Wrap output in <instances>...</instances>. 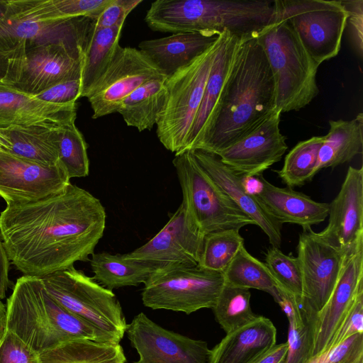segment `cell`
<instances>
[{"label": "cell", "mask_w": 363, "mask_h": 363, "mask_svg": "<svg viewBox=\"0 0 363 363\" xmlns=\"http://www.w3.org/2000/svg\"><path fill=\"white\" fill-rule=\"evenodd\" d=\"M106 218L99 199L70 183L42 199L7 205L0 213V237L18 270L42 278L89 260Z\"/></svg>", "instance_id": "cell-1"}, {"label": "cell", "mask_w": 363, "mask_h": 363, "mask_svg": "<svg viewBox=\"0 0 363 363\" xmlns=\"http://www.w3.org/2000/svg\"><path fill=\"white\" fill-rule=\"evenodd\" d=\"M275 111L274 81L264 51L257 38L242 40L193 150L218 155L253 131Z\"/></svg>", "instance_id": "cell-2"}, {"label": "cell", "mask_w": 363, "mask_h": 363, "mask_svg": "<svg viewBox=\"0 0 363 363\" xmlns=\"http://www.w3.org/2000/svg\"><path fill=\"white\" fill-rule=\"evenodd\" d=\"M6 307L7 330L38 354L77 338L118 343L61 306L48 294L40 278L23 275L18 279Z\"/></svg>", "instance_id": "cell-3"}, {"label": "cell", "mask_w": 363, "mask_h": 363, "mask_svg": "<svg viewBox=\"0 0 363 363\" xmlns=\"http://www.w3.org/2000/svg\"><path fill=\"white\" fill-rule=\"evenodd\" d=\"M272 72L276 110L298 111L318 94L316 74L319 65L303 48L296 33L274 13V21L257 36Z\"/></svg>", "instance_id": "cell-4"}, {"label": "cell", "mask_w": 363, "mask_h": 363, "mask_svg": "<svg viewBox=\"0 0 363 363\" xmlns=\"http://www.w3.org/2000/svg\"><path fill=\"white\" fill-rule=\"evenodd\" d=\"M172 163L182 188L185 220L195 233L204 238L211 233L255 225L211 179L191 150L175 154Z\"/></svg>", "instance_id": "cell-5"}, {"label": "cell", "mask_w": 363, "mask_h": 363, "mask_svg": "<svg viewBox=\"0 0 363 363\" xmlns=\"http://www.w3.org/2000/svg\"><path fill=\"white\" fill-rule=\"evenodd\" d=\"M91 20L61 19L53 0H7L0 20V52L11 54L26 46L50 42L84 43Z\"/></svg>", "instance_id": "cell-6"}, {"label": "cell", "mask_w": 363, "mask_h": 363, "mask_svg": "<svg viewBox=\"0 0 363 363\" xmlns=\"http://www.w3.org/2000/svg\"><path fill=\"white\" fill-rule=\"evenodd\" d=\"M40 279L48 294L61 306L120 342L127 323L111 290L74 266Z\"/></svg>", "instance_id": "cell-7"}, {"label": "cell", "mask_w": 363, "mask_h": 363, "mask_svg": "<svg viewBox=\"0 0 363 363\" xmlns=\"http://www.w3.org/2000/svg\"><path fill=\"white\" fill-rule=\"evenodd\" d=\"M217 41L167 78V99L156 124V133L163 146L174 154L185 148L202 101Z\"/></svg>", "instance_id": "cell-8"}, {"label": "cell", "mask_w": 363, "mask_h": 363, "mask_svg": "<svg viewBox=\"0 0 363 363\" xmlns=\"http://www.w3.org/2000/svg\"><path fill=\"white\" fill-rule=\"evenodd\" d=\"M86 43L50 42L21 48L11 53L3 82L35 96L65 80L81 77Z\"/></svg>", "instance_id": "cell-9"}, {"label": "cell", "mask_w": 363, "mask_h": 363, "mask_svg": "<svg viewBox=\"0 0 363 363\" xmlns=\"http://www.w3.org/2000/svg\"><path fill=\"white\" fill-rule=\"evenodd\" d=\"M223 274L200 267H172L155 272L142 291L145 306L190 314L213 308L224 286Z\"/></svg>", "instance_id": "cell-10"}, {"label": "cell", "mask_w": 363, "mask_h": 363, "mask_svg": "<svg viewBox=\"0 0 363 363\" xmlns=\"http://www.w3.org/2000/svg\"><path fill=\"white\" fill-rule=\"evenodd\" d=\"M274 6L319 66L337 56L348 16L340 0H276Z\"/></svg>", "instance_id": "cell-11"}, {"label": "cell", "mask_w": 363, "mask_h": 363, "mask_svg": "<svg viewBox=\"0 0 363 363\" xmlns=\"http://www.w3.org/2000/svg\"><path fill=\"white\" fill-rule=\"evenodd\" d=\"M347 252L334 247L311 229L298 238L297 258L302 273L300 311L314 318L330 298Z\"/></svg>", "instance_id": "cell-12"}, {"label": "cell", "mask_w": 363, "mask_h": 363, "mask_svg": "<svg viewBox=\"0 0 363 363\" xmlns=\"http://www.w3.org/2000/svg\"><path fill=\"white\" fill-rule=\"evenodd\" d=\"M167 77L139 49L119 47L87 99L96 119L116 113L123 100L144 83Z\"/></svg>", "instance_id": "cell-13"}, {"label": "cell", "mask_w": 363, "mask_h": 363, "mask_svg": "<svg viewBox=\"0 0 363 363\" xmlns=\"http://www.w3.org/2000/svg\"><path fill=\"white\" fill-rule=\"evenodd\" d=\"M125 333L139 356L133 363H208L206 341L167 330L143 313L127 324Z\"/></svg>", "instance_id": "cell-14"}, {"label": "cell", "mask_w": 363, "mask_h": 363, "mask_svg": "<svg viewBox=\"0 0 363 363\" xmlns=\"http://www.w3.org/2000/svg\"><path fill=\"white\" fill-rule=\"evenodd\" d=\"M69 184L60 162L48 165L0 151V197L7 205L42 199L62 191Z\"/></svg>", "instance_id": "cell-15"}, {"label": "cell", "mask_w": 363, "mask_h": 363, "mask_svg": "<svg viewBox=\"0 0 363 363\" xmlns=\"http://www.w3.org/2000/svg\"><path fill=\"white\" fill-rule=\"evenodd\" d=\"M203 238L187 225L182 205L165 225L148 242L131 252L130 259L142 262L158 269L199 264Z\"/></svg>", "instance_id": "cell-16"}, {"label": "cell", "mask_w": 363, "mask_h": 363, "mask_svg": "<svg viewBox=\"0 0 363 363\" xmlns=\"http://www.w3.org/2000/svg\"><path fill=\"white\" fill-rule=\"evenodd\" d=\"M281 114L276 110L253 131L216 155L238 174H262L280 161L288 148L279 128Z\"/></svg>", "instance_id": "cell-17"}, {"label": "cell", "mask_w": 363, "mask_h": 363, "mask_svg": "<svg viewBox=\"0 0 363 363\" xmlns=\"http://www.w3.org/2000/svg\"><path fill=\"white\" fill-rule=\"evenodd\" d=\"M328 223L320 237L348 252L363 242V168L350 167L336 197L329 203Z\"/></svg>", "instance_id": "cell-18"}, {"label": "cell", "mask_w": 363, "mask_h": 363, "mask_svg": "<svg viewBox=\"0 0 363 363\" xmlns=\"http://www.w3.org/2000/svg\"><path fill=\"white\" fill-rule=\"evenodd\" d=\"M363 289V242L346 254L335 286L313 318L312 357L323 353L357 294Z\"/></svg>", "instance_id": "cell-19"}, {"label": "cell", "mask_w": 363, "mask_h": 363, "mask_svg": "<svg viewBox=\"0 0 363 363\" xmlns=\"http://www.w3.org/2000/svg\"><path fill=\"white\" fill-rule=\"evenodd\" d=\"M77 117V103L57 104L22 93L0 81V129L42 125L60 128Z\"/></svg>", "instance_id": "cell-20"}, {"label": "cell", "mask_w": 363, "mask_h": 363, "mask_svg": "<svg viewBox=\"0 0 363 363\" xmlns=\"http://www.w3.org/2000/svg\"><path fill=\"white\" fill-rule=\"evenodd\" d=\"M191 151L197 162L211 179L265 233L272 246L279 248L281 224L269 214L257 197L245 191L241 184V175L223 164L216 155L199 149Z\"/></svg>", "instance_id": "cell-21"}, {"label": "cell", "mask_w": 363, "mask_h": 363, "mask_svg": "<svg viewBox=\"0 0 363 363\" xmlns=\"http://www.w3.org/2000/svg\"><path fill=\"white\" fill-rule=\"evenodd\" d=\"M277 329L259 315L250 323L226 335L210 350L208 363H252L276 345Z\"/></svg>", "instance_id": "cell-22"}, {"label": "cell", "mask_w": 363, "mask_h": 363, "mask_svg": "<svg viewBox=\"0 0 363 363\" xmlns=\"http://www.w3.org/2000/svg\"><path fill=\"white\" fill-rule=\"evenodd\" d=\"M256 197L281 224H296L301 226L303 231L311 230L328 216L329 203L314 201L288 186L277 187L264 178L262 191Z\"/></svg>", "instance_id": "cell-23"}, {"label": "cell", "mask_w": 363, "mask_h": 363, "mask_svg": "<svg viewBox=\"0 0 363 363\" xmlns=\"http://www.w3.org/2000/svg\"><path fill=\"white\" fill-rule=\"evenodd\" d=\"M220 35L179 33L145 40L138 44L143 52L167 77L209 49Z\"/></svg>", "instance_id": "cell-24"}, {"label": "cell", "mask_w": 363, "mask_h": 363, "mask_svg": "<svg viewBox=\"0 0 363 363\" xmlns=\"http://www.w3.org/2000/svg\"><path fill=\"white\" fill-rule=\"evenodd\" d=\"M243 40L228 31L221 33L205 85L202 101L190 130L185 148L193 150L220 95L235 52Z\"/></svg>", "instance_id": "cell-25"}, {"label": "cell", "mask_w": 363, "mask_h": 363, "mask_svg": "<svg viewBox=\"0 0 363 363\" xmlns=\"http://www.w3.org/2000/svg\"><path fill=\"white\" fill-rule=\"evenodd\" d=\"M330 128L320 147L313 177L321 169L334 168L362 153L363 114L351 121H329Z\"/></svg>", "instance_id": "cell-26"}, {"label": "cell", "mask_w": 363, "mask_h": 363, "mask_svg": "<svg viewBox=\"0 0 363 363\" xmlns=\"http://www.w3.org/2000/svg\"><path fill=\"white\" fill-rule=\"evenodd\" d=\"M123 26L106 28L92 26L84 52L81 97H88L110 66L119 45Z\"/></svg>", "instance_id": "cell-27"}, {"label": "cell", "mask_w": 363, "mask_h": 363, "mask_svg": "<svg viewBox=\"0 0 363 363\" xmlns=\"http://www.w3.org/2000/svg\"><path fill=\"white\" fill-rule=\"evenodd\" d=\"M167 78L148 81L123 100L116 113L128 126L142 132L157 124L167 99Z\"/></svg>", "instance_id": "cell-28"}, {"label": "cell", "mask_w": 363, "mask_h": 363, "mask_svg": "<svg viewBox=\"0 0 363 363\" xmlns=\"http://www.w3.org/2000/svg\"><path fill=\"white\" fill-rule=\"evenodd\" d=\"M89 262L93 279L111 291L145 284L158 270L154 266L128 259L125 255H113L107 252L93 253Z\"/></svg>", "instance_id": "cell-29"}, {"label": "cell", "mask_w": 363, "mask_h": 363, "mask_svg": "<svg viewBox=\"0 0 363 363\" xmlns=\"http://www.w3.org/2000/svg\"><path fill=\"white\" fill-rule=\"evenodd\" d=\"M42 125L0 129L11 144V153L48 165L59 161V130Z\"/></svg>", "instance_id": "cell-30"}, {"label": "cell", "mask_w": 363, "mask_h": 363, "mask_svg": "<svg viewBox=\"0 0 363 363\" xmlns=\"http://www.w3.org/2000/svg\"><path fill=\"white\" fill-rule=\"evenodd\" d=\"M40 363H125L119 343L77 338L39 354Z\"/></svg>", "instance_id": "cell-31"}, {"label": "cell", "mask_w": 363, "mask_h": 363, "mask_svg": "<svg viewBox=\"0 0 363 363\" xmlns=\"http://www.w3.org/2000/svg\"><path fill=\"white\" fill-rule=\"evenodd\" d=\"M225 283L269 294L276 301L279 289L264 263L250 255L242 245L223 272Z\"/></svg>", "instance_id": "cell-32"}, {"label": "cell", "mask_w": 363, "mask_h": 363, "mask_svg": "<svg viewBox=\"0 0 363 363\" xmlns=\"http://www.w3.org/2000/svg\"><path fill=\"white\" fill-rule=\"evenodd\" d=\"M250 298V289L224 284L212 310L217 323L226 334L258 318L251 308Z\"/></svg>", "instance_id": "cell-33"}, {"label": "cell", "mask_w": 363, "mask_h": 363, "mask_svg": "<svg viewBox=\"0 0 363 363\" xmlns=\"http://www.w3.org/2000/svg\"><path fill=\"white\" fill-rule=\"evenodd\" d=\"M323 140L324 136H313L300 141L286 155L284 165L277 173L288 187L301 186L313 179Z\"/></svg>", "instance_id": "cell-34"}, {"label": "cell", "mask_w": 363, "mask_h": 363, "mask_svg": "<svg viewBox=\"0 0 363 363\" xmlns=\"http://www.w3.org/2000/svg\"><path fill=\"white\" fill-rule=\"evenodd\" d=\"M242 245L244 238L239 230L228 229L211 233L203 238L198 266L223 273Z\"/></svg>", "instance_id": "cell-35"}, {"label": "cell", "mask_w": 363, "mask_h": 363, "mask_svg": "<svg viewBox=\"0 0 363 363\" xmlns=\"http://www.w3.org/2000/svg\"><path fill=\"white\" fill-rule=\"evenodd\" d=\"M264 261L277 287L290 296L300 310L303 284L298 258L272 246L267 250Z\"/></svg>", "instance_id": "cell-36"}, {"label": "cell", "mask_w": 363, "mask_h": 363, "mask_svg": "<svg viewBox=\"0 0 363 363\" xmlns=\"http://www.w3.org/2000/svg\"><path fill=\"white\" fill-rule=\"evenodd\" d=\"M59 161L69 179L84 177L89 173L87 145L75 122L62 126L59 130Z\"/></svg>", "instance_id": "cell-37"}, {"label": "cell", "mask_w": 363, "mask_h": 363, "mask_svg": "<svg viewBox=\"0 0 363 363\" xmlns=\"http://www.w3.org/2000/svg\"><path fill=\"white\" fill-rule=\"evenodd\" d=\"M287 318L288 350L285 363H307L313 354V318L305 316L301 312L291 315Z\"/></svg>", "instance_id": "cell-38"}, {"label": "cell", "mask_w": 363, "mask_h": 363, "mask_svg": "<svg viewBox=\"0 0 363 363\" xmlns=\"http://www.w3.org/2000/svg\"><path fill=\"white\" fill-rule=\"evenodd\" d=\"M307 363H363V333L351 336Z\"/></svg>", "instance_id": "cell-39"}, {"label": "cell", "mask_w": 363, "mask_h": 363, "mask_svg": "<svg viewBox=\"0 0 363 363\" xmlns=\"http://www.w3.org/2000/svg\"><path fill=\"white\" fill-rule=\"evenodd\" d=\"M0 363H40L39 354L7 330L0 343Z\"/></svg>", "instance_id": "cell-40"}, {"label": "cell", "mask_w": 363, "mask_h": 363, "mask_svg": "<svg viewBox=\"0 0 363 363\" xmlns=\"http://www.w3.org/2000/svg\"><path fill=\"white\" fill-rule=\"evenodd\" d=\"M359 333H363V289L357 294L349 312L333 335L324 352Z\"/></svg>", "instance_id": "cell-41"}, {"label": "cell", "mask_w": 363, "mask_h": 363, "mask_svg": "<svg viewBox=\"0 0 363 363\" xmlns=\"http://www.w3.org/2000/svg\"><path fill=\"white\" fill-rule=\"evenodd\" d=\"M111 0H53L59 17L69 20L96 17Z\"/></svg>", "instance_id": "cell-42"}, {"label": "cell", "mask_w": 363, "mask_h": 363, "mask_svg": "<svg viewBox=\"0 0 363 363\" xmlns=\"http://www.w3.org/2000/svg\"><path fill=\"white\" fill-rule=\"evenodd\" d=\"M143 0H111L105 8L94 18L93 26L106 28L123 26L129 13Z\"/></svg>", "instance_id": "cell-43"}, {"label": "cell", "mask_w": 363, "mask_h": 363, "mask_svg": "<svg viewBox=\"0 0 363 363\" xmlns=\"http://www.w3.org/2000/svg\"><path fill=\"white\" fill-rule=\"evenodd\" d=\"M34 96L52 104H76L81 97V77L59 82Z\"/></svg>", "instance_id": "cell-44"}, {"label": "cell", "mask_w": 363, "mask_h": 363, "mask_svg": "<svg viewBox=\"0 0 363 363\" xmlns=\"http://www.w3.org/2000/svg\"><path fill=\"white\" fill-rule=\"evenodd\" d=\"M347 12L346 27L353 47L359 57H362L363 45V1L340 0Z\"/></svg>", "instance_id": "cell-45"}, {"label": "cell", "mask_w": 363, "mask_h": 363, "mask_svg": "<svg viewBox=\"0 0 363 363\" xmlns=\"http://www.w3.org/2000/svg\"><path fill=\"white\" fill-rule=\"evenodd\" d=\"M287 350L286 342L275 345L252 363H285Z\"/></svg>", "instance_id": "cell-46"}, {"label": "cell", "mask_w": 363, "mask_h": 363, "mask_svg": "<svg viewBox=\"0 0 363 363\" xmlns=\"http://www.w3.org/2000/svg\"><path fill=\"white\" fill-rule=\"evenodd\" d=\"M10 260L0 237V300L6 297L9 286V269Z\"/></svg>", "instance_id": "cell-47"}, {"label": "cell", "mask_w": 363, "mask_h": 363, "mask_svg": "<svg viewBox=\"0 0 363 363\" xmlns=\"http://www.w3.org/2000/svg\"><path fill=\"white\" fill-rule=\"evenodd\" d=\"M264 178L262 174L241 175L242 186L247 194L256 197L262 191Z\"/></svg>", "instance_id": "cell-48"}, {"label": "cell", "mask_w": 363, "mask_h": 363, "mask_svg": "<svg viewBox=\"0 0 363 363\" xmlns=\"http://www.w3.org/2000/svg\"><path fill=\"white\" fill-rule=\"evenodd\" d=\"M6 330V307L0 300V343Z\"/></svg>", "instance_id": "cell-49"}, {"label": "cell", "mask_w": 363, "mask_h": 363, "mask_svg": "<svg viewBox=\"0 0 363 363\" xmlns=\"http://www.w3.org/2000/svg\"><path fill=\"white\" fill-rule=\"evenodd\" d=\"M11 55L10 53L0 52V81H3L6 76Z\"/></svg>", "instance_id": "cell-50"}, {"label": "cell", "mask_w": 363, "mask_h": 363, "mask_svg": "<svg viewBox=\"0 0 363 363\" xmlns=\"http://www.w3.org/2000/svg\"><path fill=\"white\" fill-rule=\"evenodd\" d=\"M11 144L8 139L0 133V151L11 152Z\"/></svg>", "instance_id": "cell-51"}, {"label": "cell", "mask_w": 363, "mask_h": 363, "mask_svg": "<svg viewBox=\"0 0 363 363\" xmlns=\"http://www.w3.org/2000/svg\"><path fill=\"white\" fill-rule=\"evenodd\" d=\"M7 8V0H0V20L4 16Z\"/></svg>", "instance_id": "cell-52"}]
</instances>
